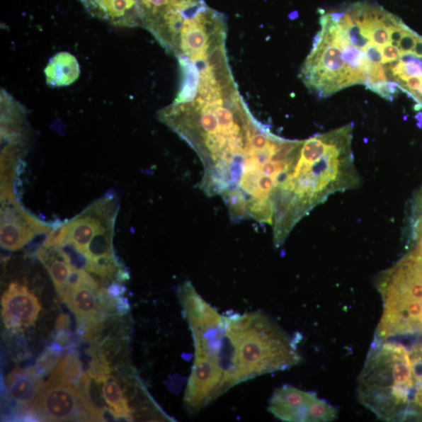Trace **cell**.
<instances>
[{
	"mask_svg": "<svg viewBox=\"0 0 422 422\" xmlns=\"http://www.w3.org/2000/svg\"><path fill=\"white\" fill-rule=\"evenodd\" d=\"M416 118L418 120V126L419 127H422V113L420 112L418 113V114L416 116Z\"/></svg>",
	"mask_w": 422,
	"mask_h": 422,
	"instance_id": "obj_25",
	"label": "cell"
},
{
	"mask_svg": "<svg viewBox=\"0 0 422 422\" xmlns=\"http://www.w3.org/2000/svg\"><path fill=\"white\" fill-rule=\"evenodd\" d=\"M56 328L57 331H70L71 330V318L69 315L62 314H59L56 322Z\"/></svg>",
	"mask_w": 422,
	"mask_h": 422,
	"instance_id": "obj_23",
	"label": "cell"
},
{
	"mask_svg": "<svg viewBox=\"0 0 422 422\" xmlns=\"http://www.w3.org/2000/svg\"><path fill=\"white\" fill-rule=\"evenodd\" d=\"M63 352L64 349L57 343L50 346L36 360L35 368L37 374L41 377L49 375L59 363Z\"/></svg>",
	"mask_w": 422,
	"mask_h": 422,
	"instance_id": "obj_15",
	"label": "cell"
},
{
	"mask_svg": "<svg viewBox=\"0 0 422 422\" xmlns=\"http://www.w3.org/2000/svg\"><path fill=\"white\" fill-rule=\"evenodd\" d=\"M369 62L374 64H382V55L381 54V47L376 46L375 43L370 42L363 50Z\"/></svg>",
	"mask_w": 422,
	"mask_h": 422,
	"instance_id": "obj_20",
	"label": "cell"
},
{
	"mask_svg": "<svg viewBox=\"0 0 422 422\" xmlns=\"http://www.w3.org/2000/svg\"><path fill=\"white\" fill-rule=\"evenodd\" d=\"M336 24L343 29V31L352 46L364 50L367 46V44L371 42L364 35L360 27L354 23V22H353V24L351 25H348L342 20L341 17V20L338 21Z\"/></svg>",
	"mask_w": 422,
	"mask_h": 422,
	"instance_id": "obj_17",
	"label": "cell"
},
{
	"mask_svg": "<svg viewBox=\"0 0 422 422\" xmlns=\"http://www.w3.org/2000/svg\"><path fill=\"white\" fill-rule=\"evenodd\" d=\"M1 304L4 325L13 331L33 326L41 310L35 294L18 283L10 285L4 293Z\"/></svg>",
	"mask_w": 422,
	"mask_h": 422,
	"instance_id": "obj_6",
	"label": "cell"
},
{
	"mask_svg": "<svg viewBox=\"0 0 422 422\" xmlns=\"http://www.w3.org/2000/svg\"><path fill=\"white\" fill-rule=\"evenodd\" d=\"M90 360L88 373L98 383H104L111 378V368L106 353L99 343H93L89 350Z\"/></svg>",
	"mask_w": 422,
	"mask_h": 422,
	"instance_id": "obj_14",
	"label": "cell"
},
{
	"mask_svg": "<svg viewBox=\"0 0 422 422\" xmlns=\"http://www.w3.org/2000/svg\"><path fill=\"white\" fill-rule=\"evenodd\" d=\"M418 35L414 33L413 30L406 32L402 37L401 41L398 43V48L401 50V54H412L414 45H416Z\"/></svg>",
	"mask_w": 422,
	"mask_h": 422,
	"instance_id": "obj_18",
	"label": "cell"
},
{
	"mask_svg": "<svg viewBox=\"0 0 422 422\" xmlns=\"http://www.w3.org/2000/svg\"><path fill=\"white\" fill-rule=\"evenodd\" d=\"M381 51L382 52V64H384L397 62L401 55V52L398 47L391 42L381 47Z\"/></svg>",
	"mask_w": 422,
	"mask_h": 422,
	"instance_id": "obj_19",
	"label": "cell"
},
{
	"mask_svg": "<svg viewBox=\"0 0 422 422\" xmlns=\"http://www.w3.org/2000/svg\"><path fill=\"white\" fill-rule=\"evenodd\" d=\"M422 60L418 57L414 58L411 62L405 64L406 76L422 77Z\"/></svg>",
	"mask_w": 422,
	"mask_h": 422,
	"instance_id": "obj_22",
	"label": "cell"
},
{
	"mask_svg": "<svg viewBox=\"0 0 422 422\" xmlns=\"http://www.w3.org/2000/svg\"><path fill=\"white\" fill-rule=\"evenodd\" d=\"M338 417V410L325 399L316 396L309 410L308 422H329Z\"/></svg>",
	"mask_w": 422,
	"mask_h": 422,
	"instance_id": "obj_16",
	"label": "cell"
},
{
	"mask_svg": "<svg viewBox=\"0 0 422 422\" xmlns=\"http://www.w3.org/2000/svg\"><path fill=\"white\" fill-rule=\"evenodd\" d=\"M367 89L372 90L377 94H379L381 97L384 98L390 102L394 101V96L389 92L388 88L387 81H380L374 83V84L368 86Z\"/></svg>",
	"mask_w": 422,
	"mask_h": 422,
	"instance_id": "obj_21",
	"label": "cell"
},
{
	"mask_svg": "<svg viewBox=\"0 0 422 422\" xmlns=\"http://www.w3.org/2000/svg\"><path fill=\"white\" fill-rule=\"evenodd\" d=\"M414 382L404 346L375 338L358 378V397L380 420L406 418L417 390Z\"/></svg>",
	"mask_w": 422,
	"mask_h": 422,
	"instance_id": "obj_2",
	"label": "cell"
},
{
	"mask_svg": "<svg viewBox=\"0 0 422 422\" xmlns=\"http://www.w3.org/2000/svg\"><path fill=\"white\" fill-rule=\"evenodd\" d=\"M316 396L313 392L285 385L274 392L268 411L283 421L308 422L309 410Z\"/></svg>",
	"mask_w": 422,
	"mask_h": 422,
	"instance_id": "obj_7",
	"label": "cell"
},
{
	"mask_svg": "<svg viewBox=\"0 0 422 422\" xmlns=\"http://www.w3.org/2000/svg\"><path fill=\"white\" fill-rule=\"evenodd\" d=\"M78 350L72 349L59 363L50 379L63 381L79 386L85 375Z\"/></svg>",
	"mask_w": 422,
	"mask_h": 422,
	"instance_id": "obj_13",
	"label": "cell"
},
{
	"mask_svg": "<svg viewBox=\"0 0 422 422\" xmlns=\"http://www.w3.org/2000/svg\"><path fill=\"white\" fill-rule=\"evenodd\" d=\"M225 316V340L232 387L255 377L286 370L300 363L295 343L261 312Z\"/></svg>",
	"mask_w": 422,
	"mask_h": 422,
	"instance_id": "obj_1",
	"label": "cell"
},
{
	"mask_svg": "<svg viewBox=\"0 0 422 422\" xmlns=\"http://www.w3.org/2000/svg\"><path fill=\"white\" fill-rule=\"evenodd\" d=\"M301 77L306 86L328 97L340 90L358 84L355 75L342 57V50L333 42L322 39L320 46L307 57Z\"/></svg>",
	"mask_w": 422,
	"mask_h": 422,
	"instance_id": "obj_4",
	"label": "cell"
},
{
	"mask_svg": "<svg viewBox=\"0 0 422 422\" xmlns=\"http://www.w3.org/2000/svg\"><path fill=\"white\" fill-rule=\"evenodd\" d=\"M44 72L48 86L62 88L76 81L81 70L76 57L69 52H62L50 59Z\"/></svg>",
	"mask_w": 422,
	"mask_h": 422,
	"instance_id": "obj_11",
	"label": "cell"
},
{
	"mask_svg": "<svg viewBox=\"0 0 422 422\" xmlns=\"http://www.w3.org/2000/svg\"><path fill=\"white\" fill-rule=\"evenodd\" d=\"M412 54L419 59H422V36L417 37L416 45L412 51Z\"/></svg>",
	"mask_w": 422,
	"mask_h": 422,
	"instance_id": "obj_24",
	"label": "cell"
},
{
	"mask_svg": "<svg viewBox=\"0 0 422 422\" xmlns=\"http://www.w3.org/2000/svg\"><path fill=\"white\" fill-rule=\"evenodd\" d=\"M102 391L104 401L108 404L115 420L133 421V410L129 404V399L124 394L122 387L116 380L109 379L105 382Z\"/></svg>",
	"mask_w": 422,
	"mask_h": 422,
	"instance_id": "obj_12",
	"label": "cell"
},
{
	"mask_svg": "<svg viewBox=\"0 0 422 422\" xmlns=\"http://www.w3.org/2000/svg\"><path fill=\"white\" fill-rule=\"evenodd\" d=\"M100 289L99 283L86 273L78 285L64 290L59 297L76 315L78 321L97 318L107 319L100 311L98 297Z\"/></svg>",
	"mask_w": 422,
	"mask_h": 422,
	"instance_id": "obj_8",
	"label": "cell"
},
{
	"mask_svg": "<svg viewBox=\"0 0 422 422\" xmlns=\"http://www.w3.org/2000/svg\"><path fill=\"white\" fill-rule=\"evenodd\" d=\"M419 93L422 95V77H421V85L419 89Z\"/></svg>",
	"mask_w": 422,
	"mask_h": 422,
	"instance_id": "obj_26",
	"label": "cell"
},
{
	"mask_svg": "<svg viewBox=\"0 0 422 422\" xmlns=\"http://www.w3.org/2000/svg\"><path fill=\"white\" fill-rule=\"evenodd\" d=\"M82 2L93 16L113 25L142 26L137 0H82Z\"/></svg>",
	"mask_w": 422,
	"mask_h": 422,
	"instance_id": "obj_9",
	"label": "cell"
},
{
	"mask_svg": "<svg viewBox=\"0 0 422 422\" xmlns=\"http://www.w3.org/2000/svg\"><path fill=\"white\" fill-rule=\"evenodd\" d=\"M44 382L37 374L35 366L28 369L15 368L6 380V386L11 399L27 413L39 397Z\"/></svg>",
	"mask_w": 422,
	"mask_h": 422,
	"instance_id": "obj_10",
	"label": "cell"
},
{
	"mask_svg": "<svg viewBox=\"0 0 422 422\" xmlns=\"http://www.w3.org/2000/svg\"><path fill=\"white\" fill-rule=\"evenodd\" d=\"M51 226L30 215L14 194L1 195V246L15 251L31 242L38 236L47 235Z\"/></svg>",
	"mask_w": 422,
	"mask_h": 422,
	"instance_id": "obj_5",
	"label": "cell"
},
{
	"mask_svg": "<svg viewBox=\"0 0 422 422\" xmlns=\"http://www.w3.org/2000/svg\"><path fill=\"white\" fill-rule=\"evenodd\" d=\"M25 419L50 421H108L109 410L99 409L92 402L90 392L74 384L49 379Z\"/></svg>",
	"mask_w": 422,
	"mask_h": 422,
	"instance_id": "obj_3",
	"label": "cell"
}]
</instances>
